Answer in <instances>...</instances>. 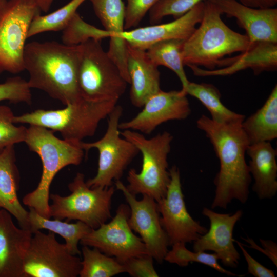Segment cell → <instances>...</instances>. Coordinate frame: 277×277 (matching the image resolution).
Instances as JSON below:
<instances>
[{
    "label": "cell",
    "instance_id": "1",
    "mask_svg": "<svg viewBox=\"0 0 277 277\" xmlns=\"http://www.w3.org/2000/svg\"><path fill=\"white\" fill-rule=\"evenodd\" d=\"M242 123H220L202 115L197 127L210 141L220 161L214 179L215 195L211 209H227L232 200L247 202L251 176L245 155L250 145Z\"/></svg>",
    "mask_w": 277,
    "mask_h": 277
},
{
    "label": "cell",
    "instance_id": "2",
    "mask_svg": "<svg viewBox=\"0 0 277 277\" xmlns=\"http://www.w3.org/2000/svg\"><path fill=\"white\" fill-rule=\"evenodd\" d=\"M80 45L33 41L26 44L25 70L30 88L41 90L66 105L80 100L77 70Z\"/></svg>",
    "mask_w": 277,
    "mask_h": 277
},
{
    "label": "cell",
    "instance_id": "3",
    "mask_svg": "<svg viewBox=\"0 0 277 277\" xmlns=\"http://www.w3.org/2000/svg\"><path fill=\"white\" fill-rule=\"evenodd\" d=\"M200 25L183 44L184 65L203 66L207 70L228 66L230 58L225 56L244 52L250 47L247 35L236 32L223 21V14L211 1L205 0Z\"/></svg>",
    "mask_w": 277,
    "mask_h": 277
},
{
    "label": "cell",
    "instance_id": "4",
    "mask_svg": "<svg viewBox=\"0 0 277 277\" xmlns=\"http://www.w3.org/2000/svg\"><path fill=\"white\" fill-rule=\"evenodd\" d=\"M47 128L30 125L24 142L30 151L36 153L42 164V173L37 187L26 194L23 203L39 214L51 218L50 188L56 174L68 165H78L84 157L82 141L60 139Z\"/></svg>",
    "mask_w": 277,
    "mask_h": 277
},
{
    "label": "cell",
    "instance_id": "5",
    "mask_svg": "<svg viewBox=\"0 0 277 277\" xmlns=\"http://www.w3.org/2000/svg\"><path fill=\"white\" fill-rule=\"evenodd\" d=\"M118 101H93L83 98L60 109H37L15 116L14 123L41 126L60 133L63 138L82 141L94 135L99 123L107 117Z\"/></svg>",
    "mask_w": 277,
    "mask_h": 277
},
{
    "label": "cell",
    "instance_id": "6",
    "mask_svg": "<svg viewBox=\"0 0 277 277\" xmlns=\"http://www.w3.org/2000/svg\"><path fill=\"white\" fill-rule=\"evenodd\" d=\"M121 135L133 144L142 155L141 171L131 169L128 171L127 189L135 195H147L157 202L165 196L170 180L168 156L172 135L165 131L147 138L130 130H123Z\"/></svg>",
    "mask_w": 277,
    "mask_h": 277
},
{
    "label": "cell",
    "instance_id": "7",
    "mask_svg": "<svg viewBox=\"0 0 277 277\" xmlns=\"http://www.w3.org/2000/svg\"><path fill=\"white\" fill-rule=\"evenodd\" d=\"M81 46L77 82L81 96L93 101H118L128 83L101 41L89 39Z\"/></svg>",
    "mask_w": 277,
    "mask_h": 277
},
{
    "label": "cell",
    "instance_id": "8",
    "mask_svg": "<svg viewBox=\"0 0 277 277\" xmlns=\"http://www.w3.org/2000/svg\"><path fill=\"white\" fill-rule=\"evenodd\" d=\"M70 194L63 196L50 194L51 217L62 220H77L91 229H96L111 217V204L115 192L113 185L109 187L90 188L82 173H76L68 185Z\"/></svg>",
    "mask_w": 277,
    "mask_h": 277
},
{
    "label": "cell",
    "instance_id": "9",
    "mask_svg": "<svg viewBox=\"0 0 277 277\" xmlns=\"http://www.w3.org/2000/svg\"><path fill=\"white\" fill-rule=\"evenodd\" d=\"M123 111L122 107L116 105L107 117V128L103 136L93 142H81L85 152L95 148L99 154L97 173L86 181L90 188L113 185L114 181L120 180L125 170L139 152L133 144L121 136L118 126Z\"/></svg>",
    "mask_w": 277,
    "mask_h": 277
},
{
    "label": "cell",
    "instance_id": "10",
    "mask_svg": "<svg viewBox=\"0 0 277 277\" xmlns=\"http://www.w3.org/2000/svg\"><path fill=\"white\" fill-rule=\"evenodd\" d=\"M21 0L7 1L0 14V73L25 70L24 54L30 24L40 13Z\"/></svg>",
    "mask_w": 277,
    "mask_h": 277
},
{
    "label": "cell",
    "instance_id": "11",
    "mask_svg": "<svg viewBox=\"0 0 277 277\" xmlns=\"http://www.w3.org/2000/svg\"><path fill=\"white\" fill-rule=\"evenodd\" d=\"M81 269L80 258L60 243L55 233H33L24 259V277H76Z\"/></svg>",
    "mask_w": 277,
    "mask_h": 277
},
{
    "label": "cell",
    "instance_id": "12",
    "mask_svg": "<svg viewBox=\"0 0 277 277\" xmlns=\"http://www.w3.org/2000/svg\"><path fill=\"white\" fill-rule=\"evenodd\" d=\"M129 206L121 204L110 222L92 229L80 243L114 256L122 264L133 258L148 254L143 241L134 234L129 225Z\"/></svg>",
    "mask_w": 277,
    "mask_h": 277
},
{
    "label": "cell",
    "instance_id": "13",
    "mask_svg": "<svg viewBox=\"0 0 277 277\" xmlns=\"http://www.w3.org/2000/svg\"><path fill=\"white\" fill-rule=\"evenodd\" d=\"M169 172L170 180L166 194L157 202L161 225L170 245L176 242H193L208 229L194 220L187 211L179 168L174 165Z\"/></svg>",
    "mask_w": 277,
    "mask_h": 277
},
{
    "label": "cell",
    "instance_id": "14",
    "mask_svg": "<svg viewBox=\"0 0 277 277\" xmlns=\"http://www.w3.org/2000/svg\"><path fill=\"white\" fill-rule=\"evenodd\" d=\"M115 185L128 204L130 228L140 235L148 254L162 263L170 245L160 222L157 202L145 195L141 200H137L136 195L130 192L120 180L115 181Z\"/></svg>",
    "mask_w": 277,
    "mask_h": 277
},
{
    "label": "cell",
    "instance_id": "15",
    "mask_svg": "<svg viewBox=\"0 0 277 277\" xmlns=\"http://www.w3.org/2000/svg\"><path fill=\"white\" fill-rule=\"evenodd\" d=\"M204 1L200 2L183 16L169 23L136 28L121 32L110 38L109 48L114 51L124 49L126 42L136 48L146 50L153 44L165 40H185L201 22Z\"/></svg>",
    "mask_w": 277,
    "mask_h": 277
},
{
    "label": "cell",
    "instance_id": "16",
    "mask_svg": "<svg viewBox=\"0 0 277 277\" xmlns=\"http://www.w3.org/2000/svg\"><path fill=\"white\" fill-rule=\"evenodd\" d=\"M143 109L131 120L120 123L121 130L151 134L159 125L171 120H182L191 113L187 94L180 91L160 90L146 102Z\"/></svg>",
    "mask_w": 277,
    "mask_h": 277
},
{
    "label": "cell",
    "instance_id": "17",
    "mask_svg": "<svg viewBox=\"0 0 277 277\" xmlns=\"http://www.w3.org/2000/svg\"><path fill=\"white\" fill-rule=\"evenodd\" d=\"M202 213L209 219L210 228L193 242V251H212L224 266L236 268L240 255L234 245L233 232L243 215L242 210H238L232 214L220 213L204 207Z\"/></svg>",
    "mask_w": 277,
    "mask_h": 277
},
{
    "label": "cell",
    "instance_id": "18",
    "mask_svg": "<svg viewBox=\"0 0 277 277\" xmlns=\"http://www.w3.org/2000/svg\"><path fill=\"white\" fill-rule=\"evenodd\" d=\"M222 14L234 17L246 31L250 43L268 42L277 43V8H256L236 0H210Z\"/></svg>",
    "mask_w": 277,
    "mask_h": 277
},
{
    "label": "cell",
    "instance_id": "19",
    "mask_svg": "<svg viewBox=\"0 0 277 277\" xmlns=\"http://www.w3.org/2000/svg\"><path fill=\"white\" fill-rule=\"evenodd\" d=\"M32 234L17 227L12 215L0 208V277H24V259Z\"/></svg>",
    "mask_w": 277,
    "mask_h": 277
},
{
    "label": "cell",
    "instance_id": "20",
    "mask_svg": "<svg viewBox=\"0 0 277 277\" xmlns=\"http://www.w3.org/2000/svg\"><path fill=\"white\" fill-rule=\"evenodd\" d=\"M127 67L131 85V103L134 107L141 108L149 97L161 90L158 66L149 59L146 50L127 43Z\"/></svg>",
    "mask_w": 277,
    "mask_h": 277
},
{
    "label": "cell",
    "instance_id": "21",
    "mask_svg": "<svg viewBox=\"0 0 277 277\" xmlns=\"http://www.w3.org/2000/svg\"><path fill=\"white\" fill-rule=\"evenodd\" d=\"M246 153L254 179L252 190L261 200L272 199L277 192L276 150L270 142H262L250 144Z\"/></svg>",
    "mask_w": 277,
    "mask_h": 277
},
{
    "label": "cell",
    "instance_id": "22",
    "mask_svg": "<svg viewBox=\"0 0 277 277\" xmlns=\"http://www.w3.org/2000/svg\"><path fill=\"white\" fill-rule=\"evenodd\" d=\"M189 67L198 76L228 75L248 68L251 69L255 74L264 71H274L277 68V43H252L247 50L234 57L233 62L226 68L207 70L196 66Z\"/></svg>",
    "mask_w": 277,
    "mask_h": 277
},
{
    "label": "cell",
    "instance_id": "23",
    "mask_svg": "<svg viewBox=\"0 0 277 277\" xmlns=\"http://www.w3.org/2000/svg\"><path fill=\"white\" fill-rule=\"evenodd\" d=\"M19 186L14 146H8L0 153V208L13 216L21 228L29 230L28 211L23 207L18 197Z\"/></svg>",
    "mask_w": 277,
    "mask_h": 277
},
{
    "label": "cell",
    "instance_id": "24",
    "mask_svg": "<svg viewBox=\"0 0 277 277\" xmlns=\"http://www.w3.org/2000/svg\"><path fill=\"white\" fill-rule=\"evenodd\" d=\"M242 128L250 144L270 142L277 137V85L264 105L243 121Z\"/></svg>",
    "mask_w": 277,
    "mask_h": 277
},
{
    "label": "cell",
    "instance_id": "25",
    "mask_svg": "<svg viewBox=\"0 0 277 277\" xmlns=\"http://www.w3.org/2000/svg\"><path fill=\"white\" fill-rule=\"evenodd\" d=\"M29 208V230L32 233L36 231L46 229L57 234L65 240V244L72 254H81L78 244L92 229L89 226L80 221L69 223L55 219L51 220L41 215L33 208Z\"/></svg>",
    "mask_w": 277,
    "mask_h": 277
},
{
    "label": "cell",
    "instance_id": "26",
    "mask_svg": "<svg viewBox=\"0 0 277 277\" xmlns=\"http://www.w3.org/2000/svg\"><path fill=\"white\" fill-rule=\"evenodd\" d=\"M183 91L197 99L209 112L211 118L216 122L242 123L245 118L244 115L230 110L222 103L221 94L213 85L189 82Z\"/></svg>",
    "mask_w": 277,
    "mask_h": 277
},
{
    "label": "cell",
    "instance_id": "27",
    "mask_svg": "<svg viewBox=\"0 0 277 277\" xmlns=\"http://www.w3.org/2000/svg\"><path fill=\"white\" fill-rule=\"evenodd\" d=\"M185 40L171 39L157 42L146 50L152 62L157 66H164L173 71L180 80L184 90L188 81L184 69L182 46Z\"/></svg>",
    "mask_w": 277,
    "mask_h": 277
},
{
    "label": "cell",
    "instance_id": "28",
    "mask_svg": "<svg viewBox=\"0 0 277 277\" xmlns=\"http://www.w3.org/2000/svg\"><path fill=\"white\" fill-rule=\"evenodd\" d=\"M81 277H111L125 272L123 264L95 248H82Z\"/></svg>",
    "mask_w": 277,
    "mask_h": 277
},
{
    "label": "cell",
    "instance_id": "29",
    "mask_svg": "<svg viewBox=\"0 0 277 277\" xmlns=\"http://www.w3.org/2000/svg\"><path fill=\"white\" fill-rule=\"evenodd\" d=\"M86 0H71L58 10L47 15H36L28 31L29 38L48 31H62L76 13L78 8Z\"/></svg>",
    "mask_w": 277,
    "mask_h": 277
},
{
    "label": "cell",
    "instance_id": "30",
    "mask_svg": "<svg viewBox=\"0 0 277 277\" xmlns=\"http://www.w3.org/2000/svg\"><path fill=\"white\" fill-rule=\"evenodd\" d=\"M172 249L168 250L164 260L180 267H186L190 263L196 262L208 266L218 272L228 276L242 277L233 273L224 268L219 263V259L215 253H208L205 251H191L186 247V243L176 242L171 245Z\"/></svg>",
    "mask_w": 277,
    "mask_h": 277
},
{
    "label": "cell",
    "instance_id": "31",
    "mask_svg": "<svg viewBox=\"0 0 277 277\" xmlns=\"http://www.w3.org/2000/svg\"><path fill=\"white\" fill-rule=\"evenodd\" d=\"M108 37L124 31L125 6L122 0H90Z\"/></svg>",
    "mask_w": 277,
    "mask_h": 277
},
{
    "label": "cell",
    "instance_id": "32",
    "mask_svg": "<svg viewBox=\"0 0 277 277\" xmlns=\"http://www.w3.org/2000/svg\"><path fill=\"white\" fill-rule=\"evenodd\" d=\"M108 37V33L85 22L76 12L62 30V43L68 46L82 44L89 39Z\"/></svg>",
    "mask_w": 277,
    "mask_h": 277
},
{
    "label": "cell",
    "instance_id": "33",
    "mask_svg": "<svg viewBox=\"0 0 277 277\" xmlns=\"http://www.w3.org/2000/svg\"><path fill=\"white\" fill-rule=\"evenodd\" d=\"M14 116L10 107L0 105V153L8 146L24 142L27 128L15 126Z\"/></svg>",
    "mask_w": 277,
    "mask_h": 277
},
{
    "label": "cell",
    "instance_id": "34",
    "mask_svg": "<svg viewBox=\"0 0 277 277\" xmlns=\"http://www.w3.org/2000/svg\"><path fill=\"white\" fill-rule=\"evenodd\" d=\"M204 1L160 0L149 10V21L153 24L161 22L166 16L179 18Z\"/></svg>",
    "mask_w": 277,
    "mask_h": 277
},
{
    "label": "cell",
    "instance_id": "35",
    "mask_svg": "<svg viewBox=\"0 0 277 277\" xmlns=\"http://www.w3.org/2000/svg\"><path fill=\"white\" fill-rule=\"evenodd\" d=\"M8 100L13 103L32 102L31 88L27 81L19 76L7 79L0 84V101Z\"/></svg>",
    "mask_w": 277,
    "mask_h": 277
},
{
    "label": "cell",
    "instance_id": "36",
    "mask_svg": "<svg viewBox=\"0 0 277 277\" xmlns=\"http://www.w3.org/2000/svg\"><path fill=\"white\" fill-rule=\"evenodd\" d=\"M160 0H127L125 7L124 29L136 27L149 11Z\"/></svg>",
    "mask_w": 277,
    "mask_h": 277
},
{
    "label": "cell",
    "instance_id": "37",
    "mask_svg": "<svg viewBox=\"0 0 277 277\" xmlns=\"http://www.w3.org/2000/svg\"><path fill=\"white\" fill-rule=\"evenodd\" d=\"M153 258L148 254L129 259L123 265L125 272L133 277H157Z\"/></svg>",
    "mask_w": 277,
    "mask_h": 277
},
{
    "label": "cell",
    "instance_id": "38",
    "mask_svg": "<svg viewBox=\"0 0 277 277\" xmlns=\"http://www.w3.org/2000/svg\"><path fill=\"white\" fill-rule=\"evenodd\" d=\"M241 249L245 261L247 264L248 273L255 277H274L275 276L273 270L268 269L260 264L244 248L243 244L235 240Z\"/></svg>",
    "mask_w": 277,
    "mask_h": 277
},
{
    "label": "cell",
    "instance_id": "39",
    "mask_svg": "<svg viewBox=\"0 0 277 277\" xmlns=\"http://www.w3.org/2000/svg\"><path fill=\"white\" fill-rule=\"evenodd\" d=\"M248 238V239H243L250 244V247L255 248L266 255L273 264L277 266V245L276 243L271 240L260 239L262 246L264 248L263 249L259 247L251 239Z\"/></svg>",
    "mask_w": 277,
    "mask_h": 277
},
{
    "label": "cell",
    "instance_id": "40",
    "mask_svg": "<svg viewBox=\"0 0 277 277\" xmlns=\"http://www.w3.org/2000/svg\"><path fill=\"white\" fill-rule=\"evenodd\" d=\"M242 4L252 8H273L277 4V0H239Z\"/></svg>",
    "mask_w": 277,
    "mask_h": 277
},
{
    "label": "cell",
    "instance_id": "41",
    "mask_svg": "<svg viewBox=\"0 0 277 277\" xmlns=\"http://www.w3.org/2000/svg\"><path fill=\"white\" fill-rule=\"evenodd\" d=\"M36 7L40 11L47 12L54 0H21Z\"/></svg>",
    "mask_w": 277,
    "mask_h": 277
},
{
    "label": "cell",
    "instance_id": "42",
    "mask_svg": "<svg viewBox=\"0 0 277 277\" xmlns=\"http://www.w3.org/2000/svg\"><path fill=\"white\" fill-rule=\"evenodd\" d=\"M7 1V0H0V14Z\"/></svg>",
    "mask_w": 277,
    "mask_h": 277
}]
</instances>
